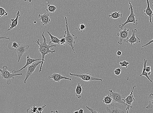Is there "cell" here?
<instances>
[{
  "label": "cell",
  "instance_id": "cell-22",
  "mask_svg": "<svg viewBox=\"0 0 153 113\" xmlns=\"http://www.w3.org/2000/svg\"><path fill=\"white\" fill-rule=\"evenodd\" d=\"M103 102L106 105H108L112 103L113 101L111 96L109 94L108 95L104 97Z\"/></svg>",
  "mask_w": 153,
  "mask_h": 113
},
{
  "label": "cell",
  "instance_id": "cell-7",
  "mask_svg": "<svg viewBox=\"0 0 153 113\" xmlns=\"http://www.w3.org/2000/svg\"><path fill=\"white\" fill-rule=\"evenodd\" d=\"M69 75L72 76H74L80 78V79L86 82L93 81V80H100L102 82L103 81L102 79L92 76L88 73L85 74H73L70 73Z\"/></svg>",
  "mask_w": 153,
  "mask_h": 113
},
{
  "label": "cell",
  "instance_id": "cell-27",
  "mask_svg": "<svg viewBox=\"0 0 153 113\" xmlns=\"http://www.w3.org/2000/svg\"><path fill=\"white\" fill-rule=\"evenodd\" d=\"M86 28V26L83 22L80 23L78 26V29L81 32L84 31Z\"/></svg>",
  "mask_w": 153,
  "mask_h": 113
},
{
  "label": "cell",
  "instance_id": "cell-21",
  "mask_svg": "<svg viewBox=\"0 0 153 113\" xmlns=\"http://www.w3.org/2000/svg\"><path fill=\"white\" fill-rule=\"evenodd\" d=\"M108 17L113 19H116L120 17H122L123 15L122 13H120V11L115 12L109 15Z\"/></svg>",
  "mask_w": 153,
  "mask_h": 113
},
{
  "label": "cell",
  "instance_id": "cell-18",
  "mask_svg": "<svg viewBox=\"0 0 153 113\" xmlns=\"http://www.w3.org/2000/svg\"><path fill=\"white\" fill-rule=\"evenodd\" d=\"M47 32L50 37V39L49 40L50 44L52 43L57 45L60 44V40L59 39L58 37L53 36L49 32L47 31Z\"/></svg>",
  "mask_w": 153,
  "mask_h": 113
},
{
  "label": "cell",
  "instance_id": "cell-33",
  "mask_svg": "<svg viewBox=\"0 0 153 113\" xmlns=\"http://www.w3.org/2000/svg\"><path fill=\"white\" fill-rule=\"evenodd\" d=\"M19 46V45L17 42H13L12 44V47L15 50L16 48H17Z\"/></svg>",
  "mask_w": 153,
  "mask_h": 113
},
{
  "label": "cell",
  "instance_id": "cell-39",
  "mask_svg": "<svg viewBox=\"0 0 153 113\" xmlns=\"http://www.w3.org/2000/svg\"><path fill=\"white\" fill-rule=\"evenodd\" d=\"M151 74V71L147 72V74H148V75H150V74Z\"/></svg>",
  "mask_w": 153,
  "mask_h": 113
},
{
  "label": "cell",
  "instance_id": "cell-3",
  "mask_svg": "<svg viewBox=\"0 0 153 113\" xmlns=\"http://www.w3.org/2000/svg\"><path fill=\"white\" fill-rule=\"evenodd\" d=\"M3 69H0V74L2 78L7 80V83L9 85L11 83V80L14 79L16 76L22 75V73L14 74L12 72H10L8 70V67L6 66H4L2 67Z\"/></svg>",
  "mask_w": 153,
  "mask_h": 113
},
{
  "label": "cell",
  "instance_id": "cell-36",
  "mask_svg": "<svg viewBox=\"0 0 153 113\" xmlns=\"http://www.w3.org/2000/svg\"><path fill=\"white\" fill-rule=\"evenodd\" d=\"M146 70L147 72L151 71V67L150 66H146Z\"/></svg>",
  "mask_w": 153,
  "mask_h": 113
},
{
  "label": "cell",
  "instance_id": "cell-13",
  "mask_svg": "<svg viewBox=\"0 0 153 113\" xmlns=\"http://www.w3.org/2000/svg\"><path fill=\"white\" fill-rule=\"evenodd\" d=\"M106 111L108 113H124L123 110H120L116 105L113 104H109V106L107 107Z\"/></svg>",
  "mask_w": 153,
  "mask_h": 113
},
{
  "label": "cell",
  "instance_id": "cell-1",
  "mask_svg": "<svg viewBox=\"0 0 153 113\" xmlns=\"http://www.w3.org/2000/svg\"><path fill=\"white\" fill-rule=\"evenodd\" d=\"M45 31H43L41 34L43 41L42 42H39L40 39H38L35 42L39 46V52L42 55V62L40 66V68L39 71V73H40L42 70V66L43 64L45 61V55H47L50 54L54 53L56 52V50L53 51V49H50V48L57 47V45H50L51 44L49 43V44H47V39L44 35Z\"/></svg>",
  "mask_w": 153,
  "mask_h": 113
},
{
  "label": "cell",
  "instance_id": "cell-17",
  "mask_svg": "<svg viewBox=\"0 0 153 113\" xmlns=\"http://www.w3.org/2000/svg\"><path fill=\"white\" fill-rule=\"evenodd\" d=\"M147 4V8L144 10V15L146 16H148L150 18V22L152 24V18L153 16V11L150 7L149 0H146Z\"/></svg>",
  "mask_w": 153,
  "mask_h": 113
},
{
  "label": "cell",
  "instance_id": "cell-2",
  "mask_svg": "<svg viewBox=\"0 0 153 113\" xmlns=\"http://www.w3.org/2000/svg\"><path fill=\"white\" fill-rule=\"evenodd\" d=\"M65 18L66 23V31L64 32V33L66 34V36H64V37L66 39V44L71 47L74 53H75L74 44L75 43H76V40L77 39V37L75 36L74 35L71 34L70 33V32L69 30L67 17H65Z\"/></svg>",
  "mask_w": 153,
  "mask_h": 113
},
{
  "label": "cell",
  "instance_id": "cell-24",
  "mask_svg": "<svg viewBox=\"0 0 153 113\" xmlns=\"http://www.w3.org/2000/svg\"><path fill=\"white\" fill-rule=\"evenodd\" d=\"M48 8L47 9V11L48 12L53 13L55 12L57 7H56L54 5L48 4L47 6Z\"/></svg>",
  "mask_w": 153,
  "mask_h": 113
},
{
  "label": "cell",
  "instance_id": "cell-32",
  "mask_svg": "<svg viewBox=\"0 0 153 113\" xmlns=\"http://www.w3.org/2000/svg\"><path fill=\"white\" fill-rule=\"evenodd\" d=\"M60 44L61 45H65L66 41L65 37H63V38H61L60 40Z\"/></svg>",
  "mask_w": 153,
  "mask_h": 113
},
{
  "label": "cell",
  "instance_id": "cell-20",
  "mask_svg": "<svg viewBox=\"0 0 153 113\" xmlns=\"http://www.w3.org/2000/svg\"><path fill=\"white\" fill-rule=\"evenodd\" d=\"M82 91V85L80 83H79L76 86V95L78 98H81Z\"/></svg>",
  "mask_w": 153,
  "mask_h": 113
},
{
  "label": "cell",
  "instance_id": "cell-25",
  "mask_svg": "<svg viewBox=\"0 0 153 113\" xmlns=\"http://www.w3.org/2000/svg\"><path fill=\"white\" fill-rule=\"evenodd\" d=\"M38 107L36 105H33L30 107L26 110V112L28 113H34L37 112L38 108Z\"/></svg>",
  "mask_w": 153,
  "mask_h": 113
},
{
  "label": "cell",
  "instance_id": "cell-30",
  "mask_svg": "<svg viewBox=\"0 0 153 113\" xmlns=\"http://www.w3.org/2000/svg\"><path fill=\"white\" fill-rule=\"evenodd\" d=\"M115 75H119L121 72V69L120 68H118L115 69L114 71Z\"/></svg>",
  "mask_w": 153,
  "mask_h": 113
},
{
  "label": "cell",
  "instance_id": "cell-40",
  "mask_svg": "<svg viewBox=\"0 0 153 113\" xmlns=\"http://www.w3.org/2000/svg\"><path fill=\"white\" fill-rule=\"evenodd\" d=\"M74 113H79V111H75L74 112Z\"/></svg>",
  "mask_w": 153,
  "mask_h": 113
},
{
  "label": "cell",
  "instance_id": "cell-23",
  "mask_svg": "<svg viewBox=\"0 0 153 113\" xmlns=\"http://www.w3.org/2000/svg\"><path fill=\"white\" fill-rule=\"evenodd\" d=\"M150 101L149 103L146 107L147 109H151L153 108V93H151L150 96Z\"/></svg>",
  "mask_w": 153,
  "mask_h": 113
},
{
  "label": "cell",
  "instance_id": "cell-14",
  "mask_svg": "<svg viewBox=\"0 0 153 113\" xmlns=\"http://www.w3.org/2000/svg\"><path fill=\"white\" fill-rule=\"evenodd\" d=\"M49 16V14L46 13L42 15L40 14L38 15V18L41 21L43 26L47 25L50 23L51 19Z\"/></svg>",
  "mask_w": 153,
  "mask_h": 113
},
{
  "label": "cell",
  "instance_id": "cell-16",
  "mask_svg": "<svg viewBox=\"0 0 153 113\" xmlns=\"http://www.w3.org/2000/svg\"><path fill=\"white\" fill-rule=\"evenodd\" d=\"M20 16V12L19 11H18L16 15V18L11 19L12 23L10 24V27L8 29V31L11 30L13 28L17 27L18 24V18Z\"/></svg>",
  "mask_w": 153,
  "mask_h": 113
},
{
  "label": "cell",
  "instance_id": "cell-19",
  "mask_svg": "<svg viewBox=\"0 0 153 113\" xmlns=\"http://www.w3.org/2000/svg\"><path fill=\"white\" fill-rule=\"evenodd\" d=\"M144 67L143 71H142V73L140 75V76H144L146 77L147 79L150 80L151 82H152V81L151 79L148 76V74H147V72L146 70V67L147 66V64L148 60H146L144 58Z\"/></svg>",
  "mask_w": 153,
  "mask_h": 113
},
{
  "label": "cell",
  "instance_id": "cell-31",
  "mask_svg": "<svg viewBox=\"0 0 153 113\" xmlns=\"http://www.w3.org/2000/svg\"><path fill=\"white\" fill-rule=\"evenodd\" d=\"M86 108L88 110V111H90L92 113H99L96 110L91 108L90 107L88 106H86Z\"/></svg>",
  "mask_w": 153,
  "mask_h": 113
},
{
  "label": "cell",
  "instance_id": "cell-35",
  "mask_svg": "<svg viewBox=\"0 0 153 113\" xmlns=\"http://www.w3.org/2000/svg\"><path fill=\"white\" fill-rule=\"evenodd\" d=\"M116 54L118 56H120L122 55V53L120 50L119 49L116 53Z\"/></svg>",
  "mask_w": 153,
  "mask_h": 113
},
{
  "label": "cell",
  "instance_id": "cell-4",
  "mask_svg": "<svg viewBox=\"0 0 153 113\" xmlns=\"http://www.w3.org/2000/svg\"><path fill=\"white\" fill-rule=\"evenodd\" d=\"M129 3L130 5V7L129 10H130V14L125 22L119 26V28L121 29H123L124 26L128 23H132L134 26H136L138 25V20L136 19V15L134 13L133 6L131 4V2L129 1Z\"/></svg>",
  "mask_w": 153,
  "mask_h": 113
},
{
  "label": "cell",
  "instance_id": "cell-8",
  "mask_svg": "<svg viewBox=\"0 0 153 113\" xmlns=\"http://www.w3.org/2000/svg\"><path fill=\"white\" fill-rule=\"evenodd\" d=\"M136 87V85H134L133 87L132 90L131 91V93L129 95H128L127 96L126 98L123 99L125 103L127 104V107L126 109V111H127V113H128L129 111L130 108H132L133 107L131 106V104L133 102L135 101V99L134 98L133 95V91L134 89Z\"/></svg>",
  "mask_w": 153,
  "mask_h": 113
},
{
  "label": "cell",
  "instance_id": "cell-37",
  "mask_svg": "<svg viewBox=\"0 0 153 113\" xmlns=\"http://www.w3.org/2000/svg\"><path fill=\"white\" fill-rule=\"evenodd\" d=\"M79 113H84V110L82 109H80L79 110Z\"/></svg>",
  "mask_w": 153,
  "mask_h": 113
},
{
  "label": "cell",
  "instance_id": "cell-42",
  "mask_svg": "<svg viewBox=\"0 0 153 113\" xmlns=\"http://www.w3.org/2000/svg\"><path fill=\"white\" fill-rule=\"evenodd\" d=\"M34 24H36V21H34Z\"/></svg>",
  "mask_w": 153,
  "mask_h": 113
},
{
  "label": "cell",
  "instance_id": "cell-11",
  "mask_svg": "<svg viewBox=\"0 0 153 113\" xmlns=\"http://www.w3.org/2000/svg\"><path fill=\"white\" fill-rule=\"evenodd\" d=\"M132 34L130 38L128 39L125 42L127 43H130L131 46H132L133 44L135 45V43H139L140 42V39L138 37H136V34L138 32L137 29H135L132 31Z\"/></svg>",
  "mask_w": 153,
  "mask_h": 113
},
{
  "label": "cell",
  "instance_id": "cell-41",
  "mask_svg": "<svg viewBox=\"0 0 153 113\" xmlns=\"http://www.w3.org/2000/svg\"><path fill=\"white\" fill-rule=\"evenodd\" d=\"M152 7L153 9V1L152 2Z\"/></svg>",
  "mask_w": 153,
  "mask_h": 113
},
{
  "label": "cell",
  "instance_id": "cell-5",
  "mask_svg": "<svg viewBox=\"0 0 153 113\" xmlns=\"http://www.w3.org/2000/svg\"><path fill=\"white\" fill-rule=\"evenodd\" d=\"M42 62V60L37 61L36 62H34L30 65L28 66L27 68L26 69L25 78L24 80V82L25 84L26 83L27 80L31 76L34 72L35 71L38 66L39 64H41Z\"/></svg>",
  "mask_w": 153,
  "mask_h": 113
},
{
  "label": "cell",
  "instance_id": "cell-43",
  "mask_svg": "<svg viewBox=\"0 0 153 113\" xmlns=\"http://www.w3.org/2000/svg\"><path fill=\"white\" fill-rule=\"evenodd\" d=\"M152 1L153 2V0H152Z\"/></svg>",
  "mask_w": 153,
  "mask_h": 113
},
{
  "label": "cell",
  "instance_id": "cell-38",
  "mask_svg": "<svg viewBox=\"0 0 153 113\" xmlns=\"http://www.w3.org/2000/svg\"><path fill=\"white\" fill-rule=\"evenodd\" d=\"M24 1H28L29 2H31L32 1L31 0H24Z\"/></svg>",
  "mask_w": 153,
  "mask_h": 113
},
{
  "label": "cell",
  "instance_id": "cell-9",
  "mask_svg": "<svg viewBox=\"0 0 153 113\" xmlns=\"http://www.w3.org/2000/svg\"><path fill=\"white\" fill-rule=\"evenodd\" d=\"M29 47L30 46L29 45L20 44L19 45L18 47L15 49V50L17 52L18 55V62H19L24 54L28 51Z\"/></svg>",
  "mask_w": 153,
  "mask_h": 113
},
{
  "label": "cell",
  "instance_id": "cell-34",
  "mask_svg": "<svg viewBox=\"0 0 153 113\" xmlns=\"http://www.w3.org/2000/svg\"><path fill=\"white\" fill-rule=\"evenodd\" d=\"M152 43H153V39L151 40V41H150L149 42L147 43V44H146L144 45H142V47H144L145 46H148L150 45V44H152Z\"/></svg>",
  "mask_w": 153,
  "mask_h": 113
},
{
  "label": "cell",
  "instance_id": "cell-28",
  "mask_svg": "<svg viewBox=\"0 0 153 113\" xmlns=\"http://www.w3.org/2000/svg\"><path fill=\"white\" fill-rule=\"evenodd\" d=\"M119 64L122 68L123 67H125L126 68H127L128 66L129 65V63L127 61L124 60L123 61L120 62Z\"/></svg>",
  "mask_w": 153,
  "mask_h": 113
},
{
  "label": "cell",
  "instance_id": "cell-29",
  "mask_svg": "<svg viewBox=\"0 0 153 113\" xmlns=\"http://www.w3.org/2000/svg\"><path fill=\"white\" fill-rule=\"evenodd\" d=\"M46 106V105H45L42 107H38V108L37 112L38 113H42L43 110L44 108H45V107Z\"/></svg>",
  "mask_w": 153,
  "mask_h": 113
},
{
  "label": "cell",
  "instance_id": "cell-12",
  "mask_svg": "<svg viewBox=\"0 0 153 113\" xmlns=\"http://www.w3.org/2000/svg\"><path fill=\"white\" fill-rule=\"evenodd\" d=\"M49 79H52L53 82H60L61 80L63 79L68 80H72V79L70 78L67 77L65 76H63L61 74L55 73L51 75L50 76L48 77Z\"/></svg>",
  "mask_w": 153,
  "mask_h": 113
},
{
  "label": "cell",
  "instance_id": "cell-10",
  "mask_svg": "<svg viewBox=\"0 0 153 113\" xmlns=\"http://www.w3.org/2000/svg\"><path fill=\"white\" fill-rule=\"evenodd\" d=\"M129 29L125 28L122 31H120L117 34V36L119 37V40L118 42V44L122 45L123 42H125L129 39Z\"/></svg>",
  "mask_w": 153,
  "mask_h": 113
},
{
  "label": "cell",
  "instance_id": "cell-15",
  "mask_svg": "<svg viewBox=\"0 0 153 113\" xmlns=\"http://www.w3.org/2000/svg\"><path fill=\"white\" fill-rule=\"evenodd\" d=\"M42 60V58L35 59L31 58L30 57V56H29L28 55V56H27L26 57V62L25 66H24L23 67H22V68H21L19 70L15 71V70L14 69L12 71V72H14V73H15L17 72H19L20 71L24 69H25V68H26V67H27L29 65H30V64L34 62H36L37 61H38L39 60Z\"/></svg>",
  "mask_w": 153,
  "mask_h": 113
},
{
  "label": "cell",
  "instance_id": "cell-26",
  "mask_svg": "<svg viewBox=\"0 0 153 113\" xmlns=\"http://www.w3.org/2000/svg\"><path fill=\"white\" fill-rule=\"evenodd\" d=\"M9 13L7 12L3 8L0 7V17L8 15Z\"/></svg>",
  "mask_w": 153,
  "mask_h": 113
},
{
  "label": "cell",
  "instance_id": "cell-6",
  "mask_svg": "<svg viewBox=\"0 0 153 113\" xmlns=\"http://www.w3.org/2000/svg\"><path fill=\"white\" fill-rule=\"evenodd\" d=\"M109 95L112 98L113 101L114 103L122 104L125 106H127V104L125 103L123 99L125 97L121 94L118 92H114L112 90H110Z\"/></svg>",
  "mask_w": 153,
  "mask_h": 113
}]
</instances>
